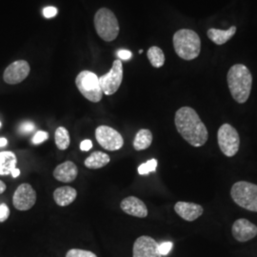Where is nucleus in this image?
<instances>
[{
	"mask_svg": "<svg viewBox=\"0 0 257 257\" xmlns=\"http://www.w3.org/2000/svg\"><path fill=\"white\" fill-rule=\"evenodd\" d=\"M175 127L179 135L193 147H202L208 139V128L198 113L191 107H182L175 112Z\"/></svg>",
	"mask_w": 257,
	"mask_h": 257,
	"instance_id": "1",
	"label": "nucleus"
},
{
	"mask_svg": "<svg viewBox=\"0 0 257 257\" xmlns=\"http://www.w3.org/2000/svg\"><path fill=\"white\" fill-rule=\"evenodd\" d=\"M227 81L232 98L239 104L247 102L252 86V75L248 68L243 64L233 65L227 74Z\"/></svg>",
	"mask_w": 257,
	"mask_h": 257,
	"instance_id": "2",
	"label": "nucleus"
},
{
	"mask_svg": "<svg viewBox=\"0 0 257 257\" xmlns=\"http://www.w3.org/2000/svg\"><path fill=\"white\" fill-rule=\"evenodd\" d=\"M173 42L176 55L184 60H193L201 52V39L193 30L177 31L173 37Z\"/></svg>",
	"mask_w": 257,
	"mask_h": 257,
	"instance_id": "3",
	"label": "nucleus"
},
{
	"mask_svg": "<svg viewBox=\"0 0 257 257\" xmlns=\"http://www.w3.org/2000/svg\"><path fill=\"white\" fill-rule=\"evenodd\" d=\"M96 33L104 41L110 42L118 37L119 24L115 15L107 8L98 10L94 16Z\"/></svg>",
	"mask_w": 257,
	"mask_h": 257,
	"instance_id": "4",
	"label": "nucleus"
},
{
	"mask_svg": "<svg viewBox=\"0 0 257 257\" xmlns=\"http://www.w3.org/2000/svg\"><path fill=\"white\" fill-rule=\"evenodd\" d=\"M230 196L235 204L247 211L257 212V185L238 181L230 189Z\"/></svg>",
	"mask_w": 257,
	"mask_h": 257,
	"instance_id": "5",
	"label": "nucleus"
},
{
	"mask_svg": "<svg viewBox=\"0 0 257 257\" xmlns=\"http://www.w3.org/2000/svg\"><path fill=\"white\" fill-rule=\"evenodd\" d=\"M75 85L83 96L89 101L97 103L103 96L99 77L90 71H83L75 78Z\"/></svg>",
	"mask_w": 257,
	"mask_h": 257,
	"instance_id": "6",
	"label": "nucleus"
},
{
	"mask_svg": "<svg viewBox=\"0 0 257 257\" xmlns=\"http://www.w3.org/2000/svg\"><path fill=\"white\" fill-rule=\"evenodd\" d=\"M217 142L221 152L228 157H232L238 153L240 137L236 128L225 123L217 132Z\"/></svg>",
	"mask_w": 257,
	"mask_h": 257,
	"instance_id": "7",
	"label": "nucleus"
},
{
	"mask_svg": "<svg viewBox=\"0 0 257 257\" xmlns=\"http://www.w3.org/2000/svg\"><path fill=\"white\" fill-rule=\"evenodd\" d=\"M123 80V65L121 60H114L108 74L99 77L102 92L106 95H111L118 91Z\"/></svg>",
	"mask_w": 257,
	"mask_h": 257,
	"instance_id": "8",
	"label": "nucleus"
},
{
	"mask_svg": "<svg viewBox=\"0 0 257 257\" xmlns=\"http://www.w3.org/2000/svg\"><path fill=\"white\" fill-rule=\"evenodd\" d=\"M95 138L98 144L107 151H118L124 145V139L117 131L109 126H99L95 130Z\"/></svg>",
	"mask_w": 257,
	"mask_h": 257,
	"instance_id": "9",
	"label": "nucleus"
},
{
	"mask_svg": "<svg viewBox=\"0 0 257 257\" xmlns=\"http://www.w3.org/2000/svg\"><path fill=\"white\" fill-rule=\"evenodd\" d=\"M37 202V193L28 183L21 184L13 196V204L19 211H29Z\"/></svg>",
	"mask_w": 257,
	"mask_h": 257,
	"instance_id": "10",
	"label": "nucleus"
},
{
	"mask_svg": "<svg viewBox=\"0 0 257 257\" xmlns=\"http://www.w3.org/2000/svg\"><path fill=\"white\" fill-rule=\"evenodd\" d=\"M133 257H162L158 249V243L147 235L138 237L133 247Z\"/></svg>",
	"mask_w": 257,
	"mask_h": 257,
	"instance_id": "11",
	"label": "nucleus"
},
{
	"mask_svg": "<svg viewBox=\"0 0 257 257\" xmlns=\"http://www.w3.org/2000/svg\"><path fill=\"white\" fill-rule=\"evenodd\" d=\"M30 74V65L25 60H18L9 65L3 74L4 81L15 85L22 82Z\"/></svg>",
	"mask_w": 257,
	"mask_h": 257,
	"instance_id": "12",
	"label": "nucleus"
},
{
	"mask_svg": "<svg viewBox=\"0 0 257 257\" xmlns=\"http://www.w3.org/2000/svg\"><path fill=\"white\" fill-rule=\"evenodd\" d=\"M231 233L239 242H247L257 235V226L245 218H240L232 224Z\"/></svg>",
	"mask_w": 257,
	"mask_h": 257,
	"instance_id": "13",
	"label": "nucleus"
},
{
	"mask_svg": "<svg viewBox=\"0 0 257 257\" xmlns=\"http://www.w3.org/2000/svg\"><path fill=\"white\" fill-rule=\"evenodd\" d=\"M120 208L128 215L139 217V218L147 217V206L141 199H139L136 196H128L124 198L120 203Z\"/></svg>",
	"mask_w": 257,
	"mask_h": 257,
	"instance_id": "14",
	"label": "nucleus"
},
{
	"mask_svg": "<svg viewBox=\"0 0 257 257\" xmlns=\"http://www.w3.org/2000/svg\"><path fill=\"white\" fill-rule=\"evenodd\" d=\"M175 211L182 219L193 222L203 214V207L192 202L179 201L175 205Z\"/></svg>",
	"mask_w": 257,
	"mask_h": 257,
	"instance_id": "15",
	"label": "nucleus"
},
{
	"mask_svg": "<svg viewBox=\"0 0 257 257\" xmlns=\"http://www.w3.org/2000/svg\"><path fill=\"white\" fill-rule=\"evenodd\" d=\"M77 175L78 168L72 161H65L64 163L57 166L54 171V177L55 179L63 183L73 182Z\"/></svg>",
	"mask_w": 257,
	"mask_h": 257,
	"instance_id": "16",
	"label": "nucleus"
},
{
	"mask_svg": "<svg viewBox=\"0 0 257 257\" xmlns=\"http://www.w3.org/2000/svg\"><path fill=\"white\" fill-rule=\"evenodd\" d=\"M77 196L76 190L70 186L57 188L54 192L55 202L60 207H67L74 202Z\"/></svg>",
	"mask_w": 257,
	"mask_h": 257,
	"instance_id": "17",
	"label": "nucleus"
},
{
	"mask_svg": "<svg viewBox=\"0 0 257 257\" xmlns=\"http://www.w3.org/2000/svg\"><path fill=\"white\" fill-rule=\"evenodd\" d=\"M235 33H236V27L231 26L228 30H219V29L211 28L208 30L207 35L211 41L216 45H223L227 43V41H229L230 38L234 36Z\"/></svg>",
	"mask_w": 257,
	"mask_h": 257,
	"instance_id": "18",
	"label": "nucleus"
},
{
	"mask_svg": "<svg viewBox=\"0 0 257 257\" xmlns=\"http://www.w3.org/2000/svg\"><path fill=\"white\" fill-rule=\"evenodd\" d=\"M18 159L12 152L0 153V175H8L17 168Z\"/></svg>",
	"mask_w": 257,
	"mask_h": 257,
	"instance_id": "19",
	"label": "nucleus"
},
{
	"mask_svg": "<svg viewBox=\"0 0 257 257\" xmlns=\"http://www.w3.org/2000/svg\"><path fill=\"white\" fill-rule=\"evenodd\" d=\"M110 156L102 152H94L85 160V166L91 170L101 169L110 163Z\"/></svg>",
	"mask_w": 257,
	"mask_h": 257,
	"instance_id": "20",
	"label": "nucleus"
},
{
	"mask_svg": "<svg viewBox=\"0 0 257 257\" xmlns=\"http://www.w3.org/2000/svg\"><path fill=\"white\" fill-rule=\"evenodd\" d=\"M153 143V134L150 130L141 128L138 131L135 140H134V148L136 151H144L150 147Z\"/></svg>",
	"mask_w": 257,
	"mask_h": 257,
	"instance_id": "21",
	"label": "nucleus"
},
{
	"mask_svg": "<svg viewBox=\"0 0 257 257\" xmlns=\"http://www.w3.org/2000/svg\"><path fill=\"white\" fill-rule=\"evenodd\" d=\"M55 145L58 150L65 151L71 144L70 134L67 128L64 127H59L56 128L55 133Z\"/></svg>",
	"mask_w": 257,
	"mask_h": 257,
	"instance_id": "22",
	"label": "nucleus"
},
{
	"mask_svg": "<svg viewBox=\"0 0 257 257\" xmlns=\"http://www.w3.org/2000/svg\"><path fill=\"white\" fill-rule=\"evenodd\" d=\"M147 56L149 61L155 68H161L165 63V55L159 47H151L148 50Z\"/></svg>",
	"mask_w": 257,
	"mask_h": 257,
	"instance_id": "23",
	"label": "nucleus"
},
{
	"mask_svg": "<svg viewBox=\"0 0 257 257\" xmlns=\"http://www.w3.org/2000/svg\"><path fill=\"white\" fill-rule=\"evenodd\" d=\"M156 167H157V160L151 159L146 163H143L138 167V174L141 175H149L150 173L156 172Z\"/></svg>",
	"mask_w": 257,
	"mask_h": 257,
	"instance_id": "24",
	"label": "nucleus"
},
{
	"mask_svg": "<svg viewBox=\"0 0 257 257\" xmlns=\"http://www.w3.org/2000/svg\"><path fill=\"white\" fill-rule=\"evenodd\" d=\"M66 257H97V255L90 250L80 249V248H72L67 251Z\"/></svg>",
	"mask_w": 257,
	"mask_h": 257,
	"instance_id": "25",
	"label": "nucleus"
},
{
	"mask_svg": "<svg viewBox=\"0 0 257 257\" xmlns=\"http://www.w3.org/2000/svg\"><path fill=\"white\" fill-rule=\"evenodd\" d=\"M49 138V134L44 131H38L37 134L35 135V137L33 138V143L38 145L44 141H46L47 139Z\"/></svg>",
	"mask_w": 257,
	"mask_h": 257,
	"instance_id": "26",
	"label": "nucleus"
},
{
	"mask_svg": "<svg viewBox=\"0 0 257 257\" xmlns=\"http://www.w3.org/2000/svg\"><path fill=\"white\" fill-rule=\"evenodd\" d=\"M173 242H170V241H167V242H163L161 243L160 245H158V249H159V252L160 254L163 256V255H167L169 254V252L172 250L173 248Z\"/></svg>",
	"mask_w": 257,
	"mask_h": 257,
	"instance_id": "27",
	"label": "nucleus"
},
{
	"mask_svg": "<svg viewBox=\"0 0 257 257\" xmlns=\"http://www.w3.org/2000/svg\"><path fill=\"white\" fill-rule=\"evenodd\" d=\"M10 210L6 204L0 205V222H4L9 218Z\"/></svg>",
	"mask_w": 257,
	"mask_h": 257,
	"instance_id": "28",
	"label": "nucleus"
},
{
	"mask_svg": "<svg viewBox=\"0 0 257 257\" xmlns=\"http://www.w3.org/2000/svg\"><path fill=\"white\" fill-rule=\"evenodd\" d=\"M36 128V126L32 122H25L19 127V132L22 134H30Z\"/></svg>",
	"mask_w": 257,
	"mask_h": 257,
	"instance_id": "29",
	"label": "nucleus"
},
{
	"mask_svg": "<svg viewBox=\"0 0 257 257\" xmlns=\"http://www.w3.org/2000/svg\"><path fill=\"white\" fill-rule=\"evenodd\" d=\"M56 14H57V9L55 7L50 6V7H46V8H44V10H43V15H44V17L46 19L54 18V17L56 16Z\"/></svg>",
	"mask_w": 257,
	"mask_h": 257,
	"instance_id": "30",
	"label": "nucleus"
},
{
	"mask_svg": "<svg viewBox=\"0 0 257 257\" xmlns=\"http://www.w3.org/2000/svg\"><path fill=\"white\" fill-rule=\"evenodd\" d=\"M92 148V142L89 139H86V140H83L80 144V150L83 152H88L90 151Z\"/></svg>",
	"mask_w": 257,
	"mask_h": 257,
	"instance_id": "31",
	"label": "nucleus"
},
{
	"mask_svg": "<svg viewBox=\"0 0 257 257\" xmlns=\"http://www.w3.org/2000/svg\"><path fill=\"white\" fill-rule=\"evenodd\" d=\"M117 55L120 59L123 60H128L132 57V53L127 50H120L119 52L117 53Z\"/></svg>",
	"mask_w": 257,
	"mask_h": 257,
	"instance_id": "32",
	"label": "nucleus"
},
{
	"mask_svg": "<svg viewBox=\"0 0 257 257\" xmlns=\"http://www.w3.org/2000/svg\"><path fill=\"white\" fill-rule=\"evenodd\" d=\"M5 191H6V184L0 180V194L4 193Z\"/></svg>",
	"mask_w": 257,
	"mask_h": 257,
	"instance_id": "33",
	"label": "nucleus"
},
{
	"mask_svg": "<svg viewBox=\"0 0 257 257\" xmlns=\"http://www.w3.org/2000/svg\"><path fill=\"white\" fill-rule=\"evenodd\" d=\"M11 175H13V177H18L20 175V171H19V169H15L13 172H12V174Z\"/></svg>",
	"mask_w": 257,
	"mask_h": 257,
	"instance_id": "34",
	"label": "nucleus"
},
{
	"mask_svg": "<svg viewBox=\"0 0 257 257\" xmlns=\"http://www.w3.org/2000/svg\"><path fill=\"white\" fill-rule=\"evenodd\" d=\"M7 145V139L4 138H0V147H4Z\"/></svg>",
	"mask_w": 257,
	"mask_h": 257,
	"instance_id": "35",
	"label": "nucleus"
},
{
	"mask_svg": "<svg viewBox=\"0 0 257 257\" xmlns=\"http://www.w3.org/2000/svg\"><path fill=\"white\" fill-rule=\"evenodd\" d=\"M0 127H1V122H0Z\"/></svg>",
	"mask_w": 257,
	"mask_h": 257,
	"instance_id": "36",
	"label": "nucleus"
}]
</instances>
